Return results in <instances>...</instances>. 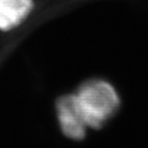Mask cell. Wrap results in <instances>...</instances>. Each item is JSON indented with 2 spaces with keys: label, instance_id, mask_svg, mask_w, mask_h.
<instances>
[{
  "label": "cell",
  "instance_id": "7a4b0ae2",
  "mask_svg": "<svg viewBox=\"0 0 148 148\" xmlns=\"http://www.w3.org/2000/svg\"><path fill=\"white\" fill-rule=\"evenodd\" d=\"M56 109L63 134L72 140H82L88 127L77 105L74 94L61 97L57 102Z\"/></svg>",
  "mask_w": 148,
  "mask_h": 148
},
{
  "label": "cell",
  "instance_id": "6da1fadb",
  "mask_svg": "<svg viewBox=\"0 0 148 148\" xmlns=\"http://www.w3.org/2000/svg\"><path fill=\"white\" fill-rule=\"evenodd\" d=\"M88 127L100 129L119 108L120 100L112 84L102 79L83 82L74 94Z\"/></svg>",
  "mask_w": 148,
  "mask_h": 148
},
{
  "label": "cell",
  "instance_id": "3957f363",
  "mask_svg": "<svg viewBox=\"0 0 148 148\" xmlns=\"http://www.w3.org/2000/svg\"><path fill=\"white\" fill-rule=\"evenodd\" d=\"M33 7V0H0V31L6 32L20 26Z\"/></svg>",
  "mask_w": 148,
  "mask_h": 148
}]
</instances>
